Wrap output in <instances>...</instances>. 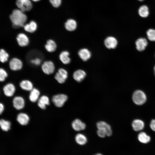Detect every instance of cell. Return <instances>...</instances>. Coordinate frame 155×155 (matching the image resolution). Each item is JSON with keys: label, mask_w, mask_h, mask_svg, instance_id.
<instances>
[{"label": "cell", "mask_w": 155, "mask_h": 155, "mask_svg": "<svg viewBox=\"0 0 155 155\" xmlns=\"http://www.w3.org/2000/svg\"><path fill=\"white\" fill-rule=\"evenodd\" d=\"M78 54L80 58L83 61H86L91 57V53L87 49H81L78 52Z\"/></svg>", "instance_id": "cell-15"}, {"label": "cell", "mask_w": 155, "mask_h": 155, "mask_svg": "<svg viewBox=\"0 0 155 155\" xmlns=\"http://www.w3.org/2000/svg\"><path fill=\"white\" fill-rule=\"evenodd\" d=\"M138 139L141 142L144 144L148 143L150 140V137L144 132H141L138 134Z\"/></svg>", "instance_id": "cell-27"}, {"label": "cell", "mask_w": 155, "mask_h": 155, "mask_svg": "<svg viewBox=\"0 0 155 155\" xmlns=\"http://www.w3.org/2000/svg\"><path fill=\"white\" fill-rule=\"evenodd\" d=\"M98 129H101L104 131L108 136H111L112 134V130L110 126L106 122L100 121L98 122L96 124Z\"/></svg>", "instance_id": "cell-5"}, {"label": "cell", "mask_w": 155, "mask_h": 155, "mask_svg": "<svg viewBox=\"0 0 155 155\" xmlns=\"http://www.w3.org/2000/svg\"><path fill=\"white\" fill-rule=\"evenodd\" d=\"M17 120L21 125H26L29 121V117L27 114L24 113H20L18 115Z\"/></svg>", "instance_id": "cell-16"}, {"label": "cell", "mask_w": 155, "mask_h": 155, "mask_svg": "<svg viewBox=\"0 0 155 155\" xmlns=\"http://www.w3.org/2000/svg\"><path fill=\"white\" fill-rule=\"evenodd\" d=\"M139 15L143 18L148 17L149 14V11L148 7L146 5H143L140 7L138 10Z\"/></svg>", "instance_id": "cell-25"}, {"label": "cell", "mask_w": 155, "mask_h": 155, "mask_svg": "<svg viewBox=\"0 0 155 155\" xmlns=\"http://www.w3.org/2000/svg\"><path fill=\"white\" fill-rule=\"evenodd\" d=\"M4 109V106L1 103L0 104V114H1L3 112Z\"/></svg>", "instance_id": "cell-37"}, {"label": "cell", "mask_w": 155, "mask_h": 155, "mask_svg": "<svg viewBox=\"0 0 155 155\" xmlns=\"http://www.w3.org/2000/svg\"><path fill=\"white\" fill-rule=\"evenodd\" d=\"M67 71L65 69L60 68L56 73L55 78L59 83L62 84L64 83L67 78Z\"/></svg>", "instance_id": "cell-7"}, {"label": "cell", "mask_w": 155, "mask_h": 155, "mask_svg": "<svg viewBox=\"0 0 155 155\" xmlns=\"http://www.w3.org/2000/svg\"><path fill=\"white\" fill-rule=\"evenodd\" d=\"M76 142L80 145H84L87 142V139L84 135L81 133L77 134L75 137Z\"/></svg>", "instance_id": "cell-28"}, {"label": "cell", "mask_w": 155, "mask_h": 155, "mask_svg": "<svg viewBox=\"0 0 155 155\" xmlns=\"http://www.w3.org/2000/svg\"><path fill=\"white\" fill-rule=\"evenodd\" d=\"M40 94L39 91L37 89L34 88L30 91L29 99L32 102H35L38 100Z\"/></svg>", "instance_id": "cell-22"}, {"label": "cell", "mask_w": 155, "mask_h": 155, "mask_svg": "<svg viewBox=\"0 0 155 155\" xmlns=\"http://www.w3.org/2000/svg\"><path fill=\"white\" fill-rule=\"evenodd\" d=\"M10 18L13 27L18 28L24 26L27 17L24 12L20 9H15L10 15Z\"/></svg>", "instance_id": "cell-1"}, {"label": "cell", "mask_w": 155, "mask_h": 155, "mask_svg": "<svg viewBox=\"0 0 155 155\" xmlns=\"http://www.w3.org/2000/svg\"><path fill=\"white\" fill-rule=\"evenodd\" d=\"M94 155H102V154L100 153Z\"/></svg>", "instance_id": "cell-38"}, {"label": "cell", "mask_w": 155, "mask_h": 155, "mask_svg": "<svg viewBox=\"0 0 155 155\" xmlns=\"http://www.w3.org/2000/svg\"><path fill=\"white\" fill-rule=\"evenodd\" d=\"M9 55L3 49H1L0 51V60L2 63H4L7 61Z\"/></svg>", "instance_id": "cell-30"}, {"label": "cell", "mask_w": 155, "mask_h": 155, "mask_svg": "<svg viewBox=\"0 0 155 155\" xmlns=\"http://www.w3.org/2000/svg\"><path fill=\"white\" fill-rule=\"evenodd\" d=\"M150 127L153 131H155V119H153L151 121Z\"/></svg>", "instance_id": "cell-36"}, {"label": "cell", "mask_w": 155, "mask_h": 155, "mask_svg": "<svg viewBox=\"0 0 155 155\" xmlns=\"http://www.w3.org/2000/svg\"><path fill=\"white\" fill-rule=\"evenodd\" d=\"M50 104L49 98L46 96L43 95L41 96L38 100V105L41 108L44 109L46 106Z\"/></svg>", "instance_id": "cell-18"}, {"label": "cell", "mask_w": 155, "mask_h": 155, "mask_svg": "<svg viewBox=\"0 0 155 155\" xmlns=\"http://www.w3.org/2000/svg\"><path fill=\"white\" fill-rule=\"evenodd\" d=\"M0 126L3 130L7 131L10 129L11 123L8 121L1 119L0 120Z\"/></svg>", "instance_id": "cell-29"}, {"label": "cell", "mask_w": 155, "mask_h": 155, "mask_svg": "<svg viewBox=\"0 0 155 155\" xmlns=\"http://www.w3.org/2000/svg\"><path fill=\"white\" fill-rule=\"evenodd\" d=\"M45 47L48 51L52 52L55 50L57 45L54 41L51 39H49L47 41Z\"/></svg>", "instance_id": "cell-26"}, {"label": "cell", "mask_w": 155, "mask_h": 155, "mask_svg": "<svg viewBox=\"0 0 155 155\" xmlns=\"http://www.w3.org/2000/svg\"><path fill=\"white\" fill-rule=\"evenodd\" d=\"M154 73H155V66L154 67Z\"/></svg>", "instance_id": "cell-40"}, {"label": "cell", "mask_w": 155, "mask_h": 155, "mask_svg": "<svg viewBox=\"0 0 155 155\" xmlns=\"http://www.w3.org/2000/svg\"><path fill=\"white\" fill-rule=\"evenodd\" d=\"M50 3L54 7H58L61 5V0H49Z\"/></svg>", "instance_id": "cell-33"}, {"label": "cell", "mask_w": 155, "mask_h": 155, "mask_svg": "<svg viewBox=\"0 0 155 155\" xmlns=\"http://www.w3.org/2000/svg\"><path fill=\"white\" fill-rule=\"evenodd\" d=\"M69 53L67 51H63L60 54V59L63 64H67L70 62L71 59L69 57Z\"/></svg>", "instance_id": "cell-23"}, {"label": "cell", "mask_w": 155, "mask_h": 155, "mask_svg": "<svg viewBox=\"0 0 155 155\" xmlns=\"http://www.w3.org/2000/svg\"><path fill=\"white\" fill-rule=\"evenodd\" d=\"M30 62L36 65H39L41 62V59L38 58H36L32 59L30 61Z\"/></svg>", "instance_id": "cell-34"}, {"label": "cell", "mask_w": 155, "mask_h": 155, "mask_svg": "<svg viewBox=\"0 0 155 155\" xmlns=\"http://www.w3.org/2000/svg\"><path fill=\"white\" fill-rule=\"evenodd\" d=\"M132 100L133 102L136 104L142 105L146 101V96L142 91L137 90L135 91L132 95Z\"/></svg>", "instance_id": "cell-2"}, {"label": "cell", "mask_w": 155, "mask_h": 155, "mask_svg": "<svg viewBox=\"0 0 155 155\" xmlns=\"http://www.w3.org/2000/svg\"><path fill=\"white\" fill-rule=\"evenodd\" d=\"M97 134L99 137L102 138H104L106 135L105 133L101 129H98Z\"/></svg>", "instance_id": "cell-35"}, {"label": "cell", "mask_w": 155, "mask_h": 155, "mask_svg": "<svg viewBox=\"0 0 155 155\" xmlns=\"http://www.w3.org/2000/svg\"><path fill=\"white\" fill-rule=\"evenodd\" d=\"M116 39L113 36L107 37L104 40V44L106 48L108 49L115 48L117 45Z\"/></svg>", "instance_id": "cell-9"}, {"label": "cell", "mask_w": 155, "mask_h": 155, "mask_svg": "<svg viewBox=\"0 0 155 155\" xmlns=\"http://www.w3.org/2000/svg\"><path fill=\"white\" fill-rule=\"evenodd\" d=\"M132 126L134 130L135 131H138L143 129L144 127V123L142 120L136 119L134 120L133 121Z\"/></svg>", "instance_id": "cell-19"}, {"label": "cell", "mask_w": 155, "mask_h": 155, "mask_svg": "<svg viewBox=\"0 0 155 155\" xmlns=\"http://www.w3.org/2000/svg\"><path fill=\"white\" fill-rule=\"evenodd\" d=\"M146 34L148 39L152 41H155V30L150 29L147 31Z\"/></svg>", "instance_id": "cell-31"}, {"label": "cell", "mask_w": 155, "mask_h": 155, "mask_svg": "<svg viewBox=\"0 0 155 155\" xmlns=\"http://www.w3.org/2000/svg\"><path fill=\"white\" fill-rule=\"evenodd\" d=\"M24 27V30L26 32L32 33L36 30L37 25L34 21H32L29 23L25 24Z\"/></svg>", "instance_id": "cell-21"}, {"label": "cell", "mask_w": 155, "mask_h": 155, "mask_svg": "<svg viewBox=\"0 0 155 155\" xmlns=\"http://www.w3.org/2000/svg\"><path fill=\"white\" fill-rule=\"evenodd\" d=\"M16 39L18 44L21 46H26L29 42L28 37L24 33H20L18 34Z\"/></svg>", "instance_id": "cell-11"}, {"label": "cell", "mask_w": 155, "mask_h": 155, "mask_svg": "<svg viewBox=\"0 0 155 155\" xmlns=\"http://www.w3.org/2000/svg\"><path fill=\"white\" fill-rule=\"evenodd\" d=\"M68 99L67 96L64 94H60L53 96L52 101L55 106L60 107L62 106Z\"/></svg>", "instance_id": "cell-3"}, {"label": "cell", "mask_w": 155, "mask_h": 155, "mask_svg": "<svg viewBox=\"0 0 155 155\" xmlns=\"http://www.w3.org/2000/svg\"><path fill=\"white\" fill-rule=\"evenodd\" d=\"M138 0L140 1H144V0Z\"/></svg>", "instance_id": "cell-41"}, {"label": "cell", "mask_w": 155, "mask_h": 155, "mask_svg": "<svg viewBox=\"0 0 155 155\" xmlns=\"http://www.w3.org/2000/svg\"><path fill=\"white\" fill-rule=\"evenodd\" d=\"M136 48L139 51H144L147 46L148 42L145 38H141L138 39L135 42Z\"/></svg>", "instance_id": "cell-12"}, {"label": "cell", "mask_w": 155, "mask_h": 155, "mask_svg": "<svg viewBox=\"0 0 155 155\" xmlns=\"http://www.w3.org/2000/svg\"><path fill=\"white\" fill-rule=\"evenodd\" d=\"M86 75V72L81 69H78L75 71L73 75L74 79L78 82L82 81Z\"/></svg>", "instance_id": "cell-17"}, {"label": "cell", "mask_w": 155, "mask_h": 155, "mask_svg": "<svg viewBox=\"0 0 155 155\" xmlns=\"http://www.w3.org/2000/svg\"><path fill=\"white\" fill-rule=\"evenodd\" d=\"M13 103L14 107L18 110L22 109L25 105V101L24 98L20 96H16L13 98Z\"/></svg>", "instance_id": "cell-10"}, {"label": "cell", "mask_w": 155, "mask_h": 155, "mask_svg": "<svg viewBox=\"0 0 155 155\" xmlns=\"http://www.w3.org/2000/svg\"><path fill=\"white\" fill-rule=\"evenodd\" d=\"M20 87L23 90L31 91L33 89L32 83L28 80H24L22 81L20 84Z\"/></svg>", "instance_id": "cell-24"}, {"label": "cell", "mask_w": 155, "mask_h": 155, "mask_svg": "<svg viewBox=\"0 0 155 155\" xmlns=\"http://www.w3.org/2000/svg\"><path fill=\"white\" fill-rule=\"evenodd\" d=\"M9 66L11 69L16 71L20 69L22 67V61L17 58H13L11 59L9 63Z\"/></svg>", "instance_id": "cell-8"}, {"label": "cell", "mask_w": 155, "mask_h": 155, "mask_svg": "<svg viewBox=\"0 0 155 155\" xmlns=\"http://www.w3.org/2000/svg\"><path fill=\"white\" fill-rule=\"evenodd\" d=\"M32 0L33 1H34L36 2V1H40V0Z\"/></svg>", "instance_id": "cell-39"}, {"label": "cell", "mask_w": 155, "mask_h": 155, "mask_svg": "<svg viewBox=\"0 0 155 155\" xmlns=\"http://www.w3.org/2000/svg\"><path fill=\"white\" fill-rule=\"evenodd\" d=\"M16 3L19 9L23 12L30 10L32 7L30 0H17Z\"/></svg>", "instance_id": "cell-4"}, {"label": "cell", "mask_w": 155, "mask_h": 155, "mask_svg": "<svg viewBox=\"0 0 155 155\" xmlns=\"http://www.w3.org/2000/svg\"><path fill=\"white\" fill-rule=\"evenodd\" d=\"M65 27L67 30L72 31L75 30L76 28L77 24L76 22L72 19L67 20L65 23Z\"/></svg>", "instance_id": "cell-20"}, {"label": "cell", "mask_w": 155, "mask_h": 155, "mask_svg": "<svg viewBox=\"0 0 155 155\" xmlns=\"http://www.w3.org/2000/svg\"><path fill=\"white\" fill-rule=\"evenodd\" d=\"M72 126L75 130L79 131L84 130L86 128V125L80 120L76 119L72 122Z\"/></svg>", "instance_id": "cell-14"}, {"label": "cell", "mask_w": 155, "mask_h": 155, "mask_svg": "<svg viewBox=\"0 0 155 155\" xmlns=\"http://www.w3.org/2000/svg\"><path fill=\"white\" fill-rule=\"evenodd\" d=\"M3 90L5 96L11 97L13 95L15 91V88L12 84L8 83L4 86Z\"/></svg>", "instance_id": "cell-13"}, {"label": "cell", "mask_w": 155, "mask_h": 155, "mask_svg": "<svg viewBox=\"0 0 155 155\" xmlns=\"http://www.w3.org/2000/svg\"><path fill=\"white\" fill-rule=\"evenodd\" d=\"M7 74L6 71L3 69H0V81L1 82L4 81L7 77Z\"/></svg>", "instance_id": "cell-32"}, {"label": "cell", "mask_w": 155, "mask_h": 155, "mask_svg": "<svg viewBox=\"0 0 155 155\" xmlns=\"http://www.w3.org/2000/svg\"><path fill=\"white\" fill-rule=\"evenodd\" d=\"M41 68L43 72L48 75L52 73L55 68L54 64L51 61L44 62L42 65Z\"/></svg>", "instance_id": "cell-6"}]
</instances>
